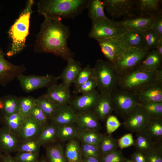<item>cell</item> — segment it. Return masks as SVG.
I'll return each instance as SVG.
<instances>
[{"instance_id": "cell-8", "label": "cell", "mask_w": 162, "mask_h": 162, "mask_svg": "<svg viewBox=\"0 0 162 162\" xmlns=\"http://www.w3.org/2000/svg\"><path fill=\"white\" fill-rule=\"evenodd\" d=\"M149 51L144 48H131L114 63L113 68L120 76L137 68Z\"/></svg>"}, {"instance_id": "cell-52", "label": "cell", "mask_w": 162, "mask_h": 162, "mask_svg": "<svg viewBox=\"0 0 162 162\" xmlns=\"http://www.w3.org/2000/svg\"><path fill=\"white\" fill-rule=\"evenodd\" d=\"M152 29L162 39V13L156 16Z\"/></svg>"}, {"instance_id": "cell-33", "label": "cell", "mask_w": 162, "mask_h": 162, "mask_svg": "<svg viewBox=\"0 0 162 162\" xmlns=\"http://www.w3.org/2000/svg\"><path fill=\"white\" fill-rule=\"evenodd\" d=\"M103 136L97 130H80L76 138L82 143L98 145Z\"/></svg>"}, {"instance_id": "cell-16", "label": "cell", "mask_w": 162, "mask_h": 162, "mask_svg": "<svg viewBox=\"0 0 162 162\" xmlns=\"http://www.w3.org/2000/svg\"><path fill=\"white\" fill-rule=\"evenodd\" d=\"M20 140L18 136L7 127H0V149L3 153L17 151Z\"/></svg>"}, {"instance_id": "cell-2", "label": "cell", "mask_w": 162, "mask_h": 162, "mask_svg": "<svg viewBox=\"0 0 162 162\" xmlns=\"http://www.w3.org/2000/svg\"><path fill=\"white\" fill-rule=\"evenodd\" d=\"M89 0H41L38 11L44 18L74 19L86 9Z\"/></svg>"}, {"instance_id": "cell-19", "label": "cell", "mask_w": 162, "mask_h": 162, "mask_svg": "<svg viewBox=\"0 0 162 162\" xmlns=\"http://www.w3.org/2000/svg\"><path fill=\"white\" fill-rule=\"evenodd\" d=\"M136 93L140 103L162 102V82L150 85Z\"/></svg>"}, {"instance_id": "cell-4", "label": "cell", "mask_w": 162, "mask_h": 162, "mask_svg": "<svg viewBox=\"0 0 162 162\" xmlns=\"http://www.w3.org/2000/svg\"><path fill=\"white\" fill-rule=\"evenodd\" d=\"M120 77L119 88L136 92L150 85L162 82V69L148 72L137 68Z\"/></svg>"}, {"instance_id": "cell-45", "label": "cell", "mask_w": 162, "mask_h": 162, "mask_svg": "<svg viewBox=\"0 0 162 162\" xmlns=\"http://www.w3.org/2000/svg\"><path fill=\"white\" fill-rule=\"evenodd\" d=\"M80 146L83 158L93 157L99 159L100 155L98 145L82 143Z\"/></svg>"}, {"instance_id": "cell-37", "label": "cell", "mask_w": 162, "mask_h": 162, "mask_svg": "<svg viewBox=\"0 0 162 162\" xmlns=\"http://www.w3.org/2000/svg\"><path fill=\"white\" fill-rule=\"evenodd\" d=\"M2 116L9 115L18 112L19 98L8 96L2 99Z\"/></svg>"}, {"instance_id": "cell-60", "label": "cell", "mask_w": 162, "mask_h": 162, "mask_svg": "<svg viewBox=\"0 0 162 162\" xmlns=\"http://www.w3.org/2000/svg\"><path fill=\"white\" fill-rule=\"evenodd\" d=\"M124 162H135L133 160L129 159L127 158L124 159Z\"/></svg>"}, {"instance_id": "cell-53", "label": "cell", "mask_w": 162, "mask_h": 162, "mask_svg": "<svg viewBox=\"0 0 162 162\" xmlns=\"http://www.w3.org/2000/svg\"><path fill=\"white\" fill-rule=\"evenodd\" d=\"M132 158L135 162H146L144 155L138 151L133 154Z\"/></svg>"}, {"instance_id": "cell-7", "label": "cell", "mask_w": 162, "mask_h": 162, "mask_svg": "<svg viewBox=\"0 0 162 162\" xmlns=\"http://www.w3.org/2000/svg\"><path fill=\"white\" fill-rule=\"evenodd\" d=\"M114 110L124 118L139 104L136 93L119 88L111 94Z\"/></svg>"}, {"instance_id": "cell-51", "label": "cell", "mask_w": 162, "mask_h": 162, "mask_svg": "<svg viewBox=\"0 0 162 162\" xmlns=\"http://www.w3.org/2000/svg\"><path fill=\"white\" fill-rule=\"evenodd\" d=\"M156 147L144 155L146 162H162L161 148Z\"/></svg>"}, {"instance_id": "cell-11", "label": "cell", "mask_w": 162, "mask_h": 162, "mask_svg": "<svg viewBox=\"0 0 162 162\" xmlns=\"http://www.w3.org/2000/svg\"><path fill=\"white\" fill-rule=\"evenodd\" d=\"M135 1L134 0H104V8L107 14L112 18H125L135 15Z\"/></svg>"}, {"instance_id": "cell-9", "label": "cell", "mask_w": 162, "mask_h": 162, "mask_svg": "<svg viewBox=\"0 0 162 162\" xmlns=\"http://www.w3.org/2000/svg\"><path fill=\"white\" fill-rule=\"evenodd\" d=\"M101 51L107 61L113 64L131 47L124 40L123 36L97 41Z\"/></svg>"}, {"instance_id": "cell-39", "label": "cell", "mask_w": 162, "mask_h": 162, "mask_svg": "<svg viewBox=\"0 0 162 162\" xmlns=\"http://www.w3.org/2000/svg\"><path fill=\"white\" fill-rule=\"evenodd\" d=\"M98 146L100 155H104L117 149V140L110 135L103 136Z\"/></svg>"}, {"instance_id": "cell-29", "label": "cell", "mask_w": 162, "mask_h": 162, "mask_svg": "<svg viewBox=\"0 0 162 162\" xmlns=\"http://www.w3.org/2000/svg\"><path fill=\"white\" fill-rule=\"evenodd\" d=\"M58 126L52 122L44 126L37 138L40 145L52 142L58 138Z\"/></svg>"}, {"instance_id": "cell-31", "label": "cell", "mask_w": 162, "mask_h": 162, "mask_svg": "<svg viewBox=\"0 0 162 162\" xmlns=\"http://www.w3.org/2000/svg\"><path fill=\"white\" fill-rule=\"evenodd\" d=\"M25 118L17 112L9 115L2 116L3 126H6L18 136Z\"/></svg>"}, {"instance_id": "cell-10", "label": "cell", "mask_w": 162, "mask_h": 162, "mask_svg": "<svg viewBox=\"0 0 162 162\" xmlns=\"http://www.w3.org/2000/svg\"><path fill=\"white\" fill-rule=\"evenodd\" d=\"M16 78L22 89L27 92L41 88H48L56 83L58 80L57 77L51 75L27 76L22 74Z\"/></svg>"}, {"instance_id": "cell-50", "label": "cell", "mask_w": 162, "mask_h": 162, "mask_svg": "<svg viewBox=\"0 0 162 162\" xmlns=\"http://www.w3.org/2000/svg\"><path fill=\"white\" fill-rule=\"evenodd\" d=\"M117 140L118 147L121 150L134 145V142L131 133L126 134Z\"/></svg>"}, {"instance_id": "cell-57", "label": "cell", "mask_w": 162, "mask_h": 162, "mask_svg": "<svg viewBox=\"0 0 162 162\" xmlns=\"http://www.w3.org/2000/svg\"><path fill=\"white\" fill-rule=\"evenodd\" d=\"M2 108V99L0 98V111H1ZM2 117H0V122H2Z\"/></svg>"}, {"instance_id": "cell-41", "label": "cell", "mask_w": 162, "mask_h": 162, "mask_svg": "<svg viewBox=\"0 0 162 162\" xmlns=\"http://www.w3.org/2000/svg\"><path fill=\"white\" fill-rule=\"evenodd\" d=\"M94 77L93 68L88 64L82 68L78 73L74 83L75 88L76 87Z\"/></svg>"}, {"instance_id": "cell-23", "label": "cell", "mask_w": 162, "mask_h": 162, "mask_svg": "<svg viewBox=\"0 0 162 162\" xmlns=\"http://www.w3.org/2000/svg\"><path fill=\"white\" fill-rule=\"evenodd\" d=\"M76 112L68 104L60 106L51 119L52 122L58 126L72 124L76 123Z\"/></svg>"}, {"instance_id": "cell-54", "label": "cell", "mask_w": 162, "mask_h": 162, "mask_svg": "<svg viewBox=\"0 0 162 162\" xmlns=\"http://www.w3.org/2000/svg\"><path fill=\"white\" fill-rule=\"evenodd\" d=\"M2 158L3 162H18L15 157L8 153H3Z\"/></svg>"}, {"instance_id": "cell-40", "label": "cell", "mask_w": 162, "mask_h": 162, "mask_svg": "<svg viewBox=\"0 0 162 162\" xmlns=\"http://www.w3.org/2000/svg\"><path fill=\"white\" fill-rule=\"evenodd\" d=\"M36 105V98L33 97L19 98L18 112L25 118L29 115L32 110Z\"/></svg>"}, {"instance_id": "cell-27", "label": "cell", "mask_w": 162, "mask_h": 162, "mask_svg": "<svg viewBox=\"0 0 162 162\" xmlns=\"http://www.w3.org/2000/svg\"><path fill=\"white\" fill-rule=\"evenodd\" d=\"M136 133V138L134 145L138 151L144 154L156 147L154 141L142 131Z\"/></svg>"}, {"instance_id": "cell-34", "label": "cell", "mask_w": 162, "mask_h": 162, "mask_svg": "<svg viewBox=\"0 0 162 162\" xmlns=\"http://www.w3.org/2000/svg\"><path fill=\"white\" fill-rule=\"evenodd\" d=\"M124 41L131 47L144 48V40L143 32L127 31L123 36Z\"/></svg>"}, {"instance_id": "cell-43", "label": "cell", "mask_w": 162, "mask_h": 162, "mask_svg": "<svg viewBox=\"0 0 162 162\" xmlns=\"http://www.w3.org/2000/svg\"><path fill=\"white\" fill-rule=\"evenodd\" d=\"M41 146L37 138L28 140L20 142L17 151L39 153Z\"/></svg>"}, {"instance_id": "cell-59", "label": "cell", "mask_w": 162, "mask_h": 162, "mask_svg": "<svg viewBox=\"0 0 162 162\" xmlns=\"http://www.w3.org/2000/svg\"><path fill=\"white\" fill-rule=\"evenodd\" d=\"M2 154L3 153L0 149V162H3L2 158Z\"/></svg>"}, {"instance_id": "cell-35", "label": "cell", "mask_w": 162, "mask_h": 162, "mask_svg": "<svg viewBox=\"0 0 162 162\" xmlns=\"http://www.w3.org/2000/svg\"><path fill=\"white\" fill-rule=\"evenodd\" d=\"M46 155L48 162H67L62 146L58 144L47 147Z\"/></svg>"}, {"instance_id": "cell-21", "label": "cell", "mask_w": 162, "mask_h": 162, "mask_svg": "<svg viewBox=\"0 0 162 162\" xmlns=\"http://www.w3.org/2000/svg\"><path fill=\"white\" fill-rule=\"evenodd\" d=\"M46 94L59 106L68 104L71 97L70 90L62 83H55L48 87Z\"/></svg>"}, {"instance_id": "cell-38", "label": "cell", "mask_w": 162, "mask_h": 162, "mask_svg": "<svg viewBox=\"0 0 162 162\" xmlns=\"http://www.w3.org/2000/svg\"><path fill=\"white\" fill-rule=\"evenodd\" d=\"M150 119L162 118V102L139 103Z\"/></svg>"}, {"instance_id": "cell-17", "label": "cell", "mask_w": 162, "mask_h": 162, "mask_svg": "<svg viewBox=\"0 0 162 162\" xmlns=\"http://www.w3.org/2000/svg\"><path fill=\"white\" fill-rule=\"evenodd\" d=\"M43 125L32 117L25 118L24 122L18 134L22 141L36 138L43 127Z\"/></svg>"}, {"instance_id": "cell-5", "label": "cell", "mask_w": 162, "mask_h": 162, "mask_svg": "<svg viewBox=\"0 0 162 162\" xmlns=\"http://www.w3.org/2000/svg\"><path fill=\"white\" fill-rule=\"evenodd\" d=\"M98 91L111 94L119 87L120 77L108 61L98 59L93 68Z\"/></svg>"}, {"instance_id": "cell-6", "label": "cell", "mask_w": 162, "mask_h": 162, "mask_svg": "<svg viewBox=\"0 0 162 162\" xmlns=\"http://www.w3.org/2000/svg\"><path fill=\"white\" fill-rule=\"evenodd\" d=\"M127 31L119 22L107 17L92 22L88 37L98 41L111 38L123 36Z\"/></svg>"}, {"instance_id": "cell-12", "label": "cell", "mask_w": 162, "mask_h": 162, "mask_svg": "<svg viewBox=\"0 0 162 162\" xmlns=\"http://www.w3.org/2000/svg\"><path fill=\"white\" fill-rule=\"evenodd\" d=\"M26 70L23 65L14 64L5 58L4 54L0 48V85L6 86Z\"/></svg>"}, {"instance_id": "cell-32", "label": "cell", "mask_w": 162, "mask_h": 162, "mask_svg": "<svg viewBox=\"0 0 162 162\" xmlns=\"http://www.w3.org/2000/svg\"><path fill=\"white\" fill-rule=\"evenodd\" d=\"M86 9L88 15L92 22L98 21L107 17L104 11L102 1L100 0H89Z\"/></svg>"}, {"instance_id": "cell-30", "label": "cell", "mask_w": 162, "mask_h": 162, "mask_svg": "<svg viewBox=\"0 0 162 162\" xmlns=\"http://www.w3.org/2000/svg\"><path fill=\"white\" fill-rule=\"evenodd\" d=\"M142 131L154 141L160 140L162 136V118L150 119Z\"/></svg>"}, {"instance_id": "cell-56", "label": "cell", "mask_w": 162, "mask_h": 162, "mask_svg": "<svg viewBox=\"0 0 162 162\" xmlns=\"http://www.w3.org/2000/svg\"><path fill=\"white\" fill-rule=\"evenodd\" d=\"M82 162H100L99 159L93 157L83 158Z\"/></svg>"}, {"instance_id": "cell-36", "label": "cell", "mask_w": 162, "mask_h": 162, "mask_svg": "<svg viewBox=\"0 0 162 162\" xmlns=\"http://www.w3.org/2000/svg\"><path fill=\"white\" fill-rule=\"evenodd\" d=\"M75 124L58 126V138L65 141L76 138L80 130Z\"/></svg>"}, {"instance_id": "cell-24", "label": "cell", "mask_w": 162, "mask_h": 162, "mask_svg": "<svg viewBox=\"0 0 162 162\" xmlns=\"http://www.w3.org/2000/svg\"><path fill=\"white\" fill-rule=\"evenodd\" d=\"M162 0H137L135 1V10L138 14L156 16L161 13Z\"/></svg>"}, {"instance_id": "cell-49", "label": "cell", "mask_w": 162, "mask_h": 162, "mask_svg": "<svg viewBox=\"0 0 162 162\" xmlns=\"http://www.w3.org/2000/svg\"><path fill=\"white\" fill-rule=\"evenodd\" d=\"M107 132L110 134L116 131L121 125L116 116L110 115L106 119Z\"/></svg>"}, {"instance_id": "cell-46", "label": "cell", "mask_w": 162, "mask_h": 162, "mask_svg": "<svg viewBox=\"0 0 162 162\" xmlns=\"http://www.w3.org/2000/svg\"><path fill=\"white\" fill-rule=\"evenodd\" d=\"M124 159L122 152L117 149L100 155L99 160L100 162H124Z\"/></svg>"}, {"instance_id": "cell-3", "label": "cell", "mask_w": 162, "mask_h": 162, "mask_svg": "<svg viewBox=\"0 0 162 162\" xmlns=\"http://www.w3.org/2000/svg\"><path fill=\"white\" fill-rule=\"evenodd\" d=\"M33 3V0H29L27 2L26 7L8 31L12 44L10 49L7 53L8 56H12L17 54L25 46L26 40L28 34L30 19Z\"/></svg>"}, {"instance_id": "cell-58", "label": "cell", "mask_w": 162, "mask_h": 162, "mask_svg": "<svg viewBox=\"0 0 162 162\" xmlns=\"http://www.w3.org/2000/svg\"><path fill=\"white\" fill-rule=\"evenodd\" d=\"M38 162H48L47 160L44 158H42L39 160Z\"/></svg>"}, {"instance_id": "cell-25", "label": "cell", "mask_w": 162, "mask_h": 162, "mask_svg": "<svg viewBox=\"0 0 162 162\" xmlns=\"http://www.w3.org/2000/svg\"><path fill=\"white\" fill-rule=\"evenodd\" d=\"M162 62V58L154 49L148 52L137 68L145 71L152 72L161 68Z\"/></svg>"}, {"instance_id": "cell-28", "label": "cell", "mask_w": 162, "mask_h": 162, "mask_svg": "<svg viewBox=\"0 0 162 162\" xmlns=\"http://www.w3.org/2000/svg\"><path fill=\"white\" fill-rule=\"evenodd\" d=\"M36 104L42 110L49 118L51 119L60 106L51 99L46 94L36 98Z\"/></svg>"}, {"instance_id": "cell-55", "label": "cell", "mask_w": 162, "mask_h": 162, "mask_svg": "<svg viewBox=\"0 0 162 162\" xmlns=\"http://www.w3.org/2000/svg\"><path fill=\"white\" fill-rule=\"evenodd\" d=\"M155 49L157 54L162 58V40L159 41Z\"/></svg>"}, {"instance_id": "cell-47", "label": "cell", "mask_w": 162, "mask_h": 162, "mask_svg": "<svg viewBox=\"0 0 162 162\" xmlns=\"http://www.w3.org/2000/svg\"><path fill=\"white\" fill-rule=\"evenodd\" d=\"M29 116L38 122L43 126L48 123V121L50 119L37 104L32 109Z\"/></svg>"}, {"instance_id": "cell-15", "label": "cell", "mask_w": 162, "mask_h": 162, "mask_svg": "<svg viewBox=\"0 0 162 162\" xmlns=\"http://www.w3.org/2000/svg\"><path fill=\"white\" fill-rule=\"evenodd\" d=\"M100 96L98 91L71 97L68 104L76 112L92 111Z\"/></svg>"}, {"instance_id": "cell-20", "label": "cell", "mask_w": 162, "mask_h": 162, "mask_svg": "<svg viewBox=\"0 0 162 162\" xmlns=\"http://www.w3.org/2000/svg\"><path fill=\"white\" fill-rule=\"evenodd\" d=\"M114 110L111 94L100 93L99 98L92 110L98 119L106 120Z\"/></svg>"}, {"instance_id": "cell-14", "label": "cell", "mask_w": 162, "mask_h": 162, "mask_svg": "<svg viewBox=\"0 0 162 162\" xmlns=\"http://www.w3.org/2000/svg\"><path fill=\"white\" fill-rule=\"evenodd\" d=\"M150 120L139 105L125 118L124 125L127 130L136 133L142 131Z\"/></svg>"}, {"instance_id": "cell-18", "label": "cell", "mask_w": 162, "mask_h": 162, "mask_svg": "<svg viewBox=\"0 0 162 162\" xmlns=\"http://www.w3.org/2000/svg\"><path fill=\"white\" fill-rule=\"evenodd\" d=\"M67 64L61 74L57 77L58 80H61L62 83L68 89L74 83L75 79L80 70L82 64L79 61L75 60L74 58L68 60Z\"/></svg>"}, {"instance_id": "cell-26", "label": "cell", "mask_w": 162, "mask_h": 162, "mask_svg": "<svg viewBox=\"0 0 162 162\" xmlns=\"http://www.w3.org/2000/svg\"><path fill=\"white\" fill-rule=\"evenodd\" d=\"M64 152L67 162H82L81 146L76 139L68 141Z\"/></svg>"}, {"instance_id": "cell-22", "label": "cell", "mask_w": 162, "mask_h": 162, "mask_svg": "<svg viewBox=\"0 0 162 162\" xmlns=\"http://www.w3.org/2000/svg\"><path fill=\"white\" fill-rule=\"evenodd\" d=\"M99 120L92 111L77 113L75 123L80 130H95L100 128Z\"/></svg>"}, {"instance_id": "cell-48", "label": "cell", "mask_w": 162, "mask_h": 162, "mask_svg": "<svg viewBox=\"0 0 162 162\" xmlns=\"http://www.w3.org/2000/svg\"><path fill=\"white\" fill-rule=\"evenodd\" d=\"M39 154L28 152H18L15 158L18 162H38Z\"/></svg>"}, {"instance_id": "cell-13", "label": "cell", "mask_w": 162, "mask_h": 162, "mask_svg": "<svg viewBox=\"0 0 162 162\" xmlns=\"http://www.w3.org/2000/svg\"><path fill=\"white\" fill-rule=\"evenodd\" d=\"M156 16L148 15H134L119 22L127 31L144 32L152 29Z\"/></svg>"}, {"instance_id": "cell-42", "label": "cell", "mask_w": 162, "mask_h": 162, "mask_svg": "<svg viewBox=\"0 0 162 162\" xmlns=\"http://www.w3.org/2000/svg\"><path fill=\"white\" fill-rule=\"evenodd\" d=\"M143 33L144 40V48L148 51L155 49L159 41L162 40L152 29L143 32Z\"/></svg>"}, {"instance_id": "cell-44", "label": "cell", "mask_w": 162, "mask_h": 162, "mask_svg": "<svg viewBox=\"0 0 162 162\" xmlns=\"http://www.w3.org/2000/svg\"><path fill=\"white\" fill-rule=\"evenodd\" d=\"M97 85L94 77L86 82L75 88L73 93L74 94L81 93L82 94L89 93L96 90Z\"/></svg>"}, {"instance_id": "cell-1", "label": "cell", "mask_w": 162, "mask_h": 162, "mask_svg": "<svg viewBox=\"0 0 162 162\" xmlns=\"http://www.w3.org/2000/svg\"><path fill=\"white\" fill-rule=\"evenodd\" d=\"M70 35L69 27L61 20L44 18L37 35L34 50L37 52L52 53L67 61L75 55L67 44Z\"/></svg>"}]
</instances>
